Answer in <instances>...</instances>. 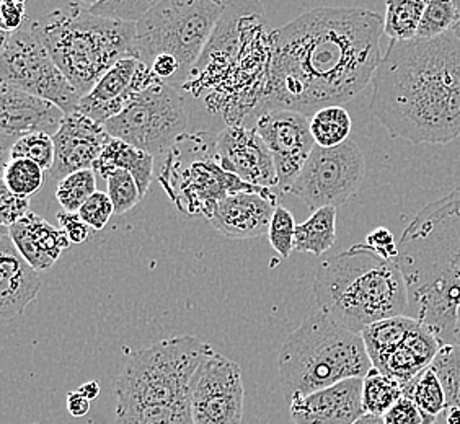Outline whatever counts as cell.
Here are the masks:
<instances>
[{
    "instance_id": "1",
    "label": "cell",
    "mask_w": 460,
    "mask_h": 424,
    "mask_svg": "<svg viewBox=\"0 0 460 424\" xmlns=\"http://www.w3.org/2000/svg\"><path fill=\"white\" fill-rule=\"evenodd\" d=\"M384 17L366 9L320 7L271 31V61L257 111L312 118L359 95L381 64Z\"/></svg>"
},
{
    "instance_id": "2",
    "label": "cell",
    "mask_w": 460,
    "mask_h": 424,
    "mask_svg": "<svg viewBox=\"0 0 460 424\" xmlns=\"http://www.w3.org/2000/svg\"><path fill=\"white\" fill-rule=\"evenodd\" d=\"M371 110L392 137L447 144L460 136V41L451 33L390 41L372 79Z\"/></svg>"
},
{
    "instance_id": "3",
    "label": "cell",
    "mask_w": 460,
    "mask_h": 424,
    "mask_svg": "<svg viewBox=\"0 0 460 424\" xmlns=\"http://www.w3.org/2000/svg\"><path fill=\"white\" fill-rule=\"evenodd\" d=\"M407 317L454 345L460 307V188L418 212L399 240Z\"/></svg>"
},
{
    "instance_id": "4",
    "label": "cell",
    "mask_w": 460,
    "mask_h": 424,
    "mask_svg": "<svg viewBox=\"0 0 460 424\" xmlns=\"http://www.w3.org/2000/svg\"><path fill=\"white\" fill-rule=\"evenodd\" d=\"M312 291L317 309L356 333L407 314V284L399 263L376 255L364 243L323 261Z\"/></svg>"
},
{
    "instance_id": "5",
    "label": "cell",
    "mask_w": 460,
    "mask_h": 424,
    "mask_svg": "<svg viewBox=\"0 0 460 424\" xmlns=\"http://www.w3.org/2000/svg\"><path fill=\"white\" fill-rule=\"evenodd\" d=\"M35 27L80 98L89 95L116 62L136 57V23L98 17L79 4L54 10Z\"/></svg>"
},
{
    "instance_id": "6",
    "label": "cell",
    "mask_w": 460,
    "mask_h": 424,
    "mask_svg": "<svg viewBox=\"0 0 460 424\" xmlns=\"http://www.w3.org/2000/svg\"><path fill=\"white\" fill-rule=\"evenodd\" d=\"M278 367L289 403L294 395H309L343 380L364 379L372 363L361 333L315 309L286 338Z\"/></svg>"
},
{
    "instance_id": "7",
    "label": "cell",
    "mask_w": 460,
    "mask_h": 424,
    "mask_svg": "<svg viewBox=\"0 0 460 424\" xmlns=\"http://www.w3.org/2000/svg\"><path fill=\"white\" fill-rule=\"evenodd\" d=\"M214 349L196 336H175L128 356L116 379V413L191 410V384Z\"/></svg>"
},
{
    "instance_id": "8",
    "label": "cell",
    "mask_w": 460,
    "mask_h": 424,
    "mask_svg": "<svg viewBox=\"0 0 460 424\" xmlns=\"http://www.w3.org/2000/svg\"><path fill=\"white\" fill-rule=\"evenodd\" d=\"M226 4L213 0H160L136 23V59L152 66L173 56L181 72L201 59L219 27Z\"/></svg>"
},
{
    "instance_id": "9",
    "label": "cell",
    "mask_w": 460,
    "mask_h": 424,
    "mask_svg": "<svg viewBox=\"0 0 460 424\" xmlns=\"http://www.w3.org/2000/svg\"><path fill=\"white\" fill-rule=\"evenodd\" d=\"M186 141L193 159L188 160L183 149L175 144L169 152V159L162 175V183L172 199L177 203L180 211L188 214L201 212L208 219H211L216 206L226 196L242 191H252L278 201L271 188L245 183L219 165L216 155L217 136L214 137L208 133L191 134L186 136Z\"/></svg>"
},
{
    "instance_id": "10",
    "label": "cell",
    "mask_w": 460,
    "mask_h": 424,
    "mask_svg": "<svg viewBox=\"0 0 460 424\" xmlns=\"http://www.w3.org/2000/svg\"><path fill=\"white\" fill-rule=\"evenodd\" d=\"M188 118L183 95L169 82L159 80L103 126L111 137L157 157L172 151L185 136Z\"/></svg>"
},
{
    "instance_id": "11",
    "label": "cell",
    "mask_w": 460,
    "mask_h": 424,
    "mask_svg": "<svg viewBox=\"0 0 460 424\" xmlns=\"http://www.w3.org/2000/svg\"><path fill=\"white\" fill-rule=\"evenodd\" d=\"M0 84L51 102L66 115L75 113L79 108L77 90L46 49L31 18L15 33H2Z\"/></svg>"
},
{
    "instance_id": "12",
    "label": "cell",
    "mask_w": 460,
    "mask_h": 424,
    "mask_svg": "<svg viewBox=\"0 0 460 424\" xmlns=\"http://www.w3.org/2000/svg\"><path fill=\"white\" fill-rule=\"evenodd\" d=\"M361 335L372 367L403 387L431 367L444 346L431 328L407 315L377 322Z\"/></svg>"
},
{
    "instance_id": "13",
    "label": "cell",
    "mask_w": 460,
    "mask_h": 424,
    "mask_svg": "<svg viewBox=\"0 0 460 424\" xmlns=\"http://www.w3.org/2000/svg\"><path fill=\"white\" fill-rule=\"evenodd\" d=\"M364 175L366 159L353 139L333 149L315 144L289 195L297 196L312 212L322 208L338 209L358 193Z\"/></svg>"
},
{
    "instance_id": "14",
    "label": "cell",
    "mask_w": 460,
    "mask_h": 424,
    "mask_svg": "<svg viewBox=\"0 0 460 424\" xmlns=\"http://www.w3.org/2000/svg\"><path fill=\"white\" fill-rule=\"evenodd\" d=\"M243 398L239 364L213 351L199 366L191 384L195 424L242 423Z\"/></svg>"
},
{
    "instance_id": "15",
    "label": "cell",
    "mask_w": 460,
    "mask_h": 424,
    "mask_svg": "<svg viewBox=\"0 0 460 424\" xmlns=\"http://www.w3.org/2000/svg\"><path fill=\"white\" fill-rule=\"evenodd\" d=\"M255 129L273 155L279 190L289 193L315 147L310 133V118L278 108L260 113Z\"/></svg>"
},
{
    "instance_id": "16",
    "label": "cell",
    "mask_w": 460,
    "mask_h": 424,
    "mask_svg": "<svg viewBox=\"0 0 460 424\" xmlns=\"http://www.w3.org/2000/svg\"><path fill=\"white\" fill-rule=\"evenodd\" d=\"M66 113L59 106L7 84H0V146L2 162H9L12 147L30 134L54 137Z\"/></svg>"
},
{
    "instance_id": "17",
    "label": "cell",
    "mask_w": 460,
    "mask_h": 424,
    "mask_svg": "<svg viewBox=\"0 0 460 424\" xmlns=\"http://www.w3.org/2000/svg\"><path fill=\"white\" fill-rule=\"evenodd\" d=\"M159 80L162 79L154 74L151 66L136 57H124L98 80L89 95L80 98L77 111L105 124L119 115L137 93Z\"/></svg>"
},
{
    "instance_id": "18",
    "label": "cell",
    "mask_w": 460,
    "mask_h": 424,
    "mask_svg": "<svg viewBox=\"0 0 460 424\" xmlns=\"http://www.w3.org/2000/svg\"><path fill=\"white\" fill-rule=\"evenodd\" d=\"M217 162L226 172L250 185L278 186L275 160L257 129L230 124L216 141Z\"/></svg>"
},
{
    "instance_id": "19",
    "label": "cell",
    "mask_w": 460,
    "mask_h": 424,
    "mask_svg": "<svg viewBox=\"0 0 460 424\" xmlns=\"http://www.w3.org/2000/svg\"><path fill=\"white\" fill-rule=\"evenodd\" d=\"M111 136L103 124L80 111L66 115L53 137L54 163L49 177L61 181L80 170H92Z\"/></svg>"
},
{
    "instance_id": "20",
    "label": "cell",
    "mask_w": 460,
    "mask_h": 424,
    "mask_svg": "<svg viewBox=\"0 0 460 424\" xmlns=\"http://www.w3.org/2000/svg\"><path fill=\"white\" fill-rule=\"evenodd\" d=\"M289 413L294 424H354L366 415L363 379L343 380L309 395H294Z\"/></svg>"
},
{
    "instance_id": "21",
    "label": "cell",
    "mask_w": 460,
    "mask_h": 424,
    "mask_svg": "<svg viewBox=\"0 0 460 424\" xmlns=\"http://www.w3.org/2000/svg\"><path fill=\"white\" fill-rule=\"evenodd\" d=\"M276 208L278 201L252 191H242L226 196L216 206L209 222L224 237L255 239L268 234Z\"/></svg>"
},
{
    "instance_id": "22",
    "label": "cell",
    "mask_w": 460,
    "mask_h": 424,
    "mask_svg": "<svg viewBox=\"0 0 460 424\" xmlns=\"http://www.w3.org/2000/svg\"><path fill=\"white\" fill-rule=\"evenodd\" d=\"M41 291V279L33 266L20 255L9 230L0 234V315L2 320L17 317Z\"/></svg>"
},
{
    "instance_id": "23",
    "label": "cell",
    "mask_w": 460,
    "mask_h": 424,
    "mask_svg": "<svg viewBox=\"0 0 460 424\" xmlns=\"http://www.w3.org/2000/svg\"><path fill=\"white\" fill-rule=\"evenodd\" d=\"M9 235L20 255L27 260L36 271L53 268L64 250L71 247V240L64 230L54 227L35 212L10 227Z\"/></svg>"
},
{
    "instance_id": "24",
    "label": "cell",
    "mask_w": 460,
    "mask_h": 424,
    "mask_svg": "<svg viewBox=\"0 0 460 424\" xmlns=\"http://www.w3.org/2000/svg\"><path fill=\"white\" fill-rule=\"evenodd\" d=\"M154 162H155V157L151 154L136 149L124 141L111 137L92 170L95 172V175L103 180L116 168L129 172L139 186V191L144 198L151 188L152 178H154Z\"/></svg>"
},
{
    "instance_id": "25",
    "label": "cell",
    "mask_w": 460,
    "mask_h": 424,
    "mask_svg": "<svg viewBox=\"0 0 460 424\" xmlns=\"http://www.w3.org/2000/svg\"><path fill=\"white\" fill-rule=\"evenodd\" d=\"M337 242V208L312 212L307 221L297 224L294 250L320 257Z\"/></svg>"
},
{
    "instance_id": "26",
    "label": "cell",
    "mask_w": 460,
    "mask_h": 424,
    "mask_svg": "<svg viewBox=\"0 0 460 424\" xmlns=\"http://www.w3.org/2000/svg\"><path fill=\"white\" fill-rule=\"evenodd\" d=\"M403 395L413 400L423 416V424L436 423V418L446 411V392L438 374L428 367L416 379L403 387Z\"/></svg>"
},
{
    "instance_id": "27",
    "label": "cell",
    "mask_w": 460,
    "mask_h": 424,
    "mask_svg": "<svg viewBox=\"0 0 460 424\" xmlns=\"http://www.w3.org/2000/svg\"><path fill=\"white\" fill-rule=\"evenodd\" d=\"M353 129L351 116L343 106L322 108L310 118V133L323 149H333L349 139Z\"/></svg>"
},
{
    "instance_id": "28",
    "label": "cell",
    "mask_w": 460,
    "mask_h": 424,
    "mask_svg": "<svg viewBox=\"0 0 460 424\" xmlns=\"http://www.w3.org/2000/svg\"><path fill=\"white\" fill-rule=\"evenodd\" d=\"M425 9V0H389L384 35L389 36L390 41L415 40Z\"/></svg>"
},
{
    "instance_id": "29",
    "label": "cell",
    "mask_w": 460,
    "mask_h": 424,
    "mask_svg": "<svg viewBox=\"0 0 460 424\" xmlns=\"http://www.w3.org/2000/svg\"><path fill=\"white\" fill-rule=\"evenodd\" d=\"M403 395V385L399 380L372 367L363 379V407L366 415L385 416Z\"/></svg>"
},
{
    "instance_id": "30",
    "label": "cell",
    "mask_w": 460,
    "mask_h": 424,
    "mask_svg": "<svg viewBox=\"0 0 460 424\" xmlns=\"http://www.w3.org/2000/svg\"><path fill=\"white\" fill-rule=\"evenodd\" d=\"M45 170L28 159H10L4 165V185L18 196H31L45 185Z\"/></svg>"
},
{
    "instance_id": "31",
    "label": "cell",
    "mask_w": 460,
    "mask_h": 424,
    "mask_svg": "<svg viewBox=\"0 0 460 424\" xmlns=\"http://www.w3.org/2000/svg\"><path fill=\"white\" fill-rule=\"evenodd\" d=\"M97 193V177L93 170H80L58 183L56 199L62 211L79 212L90 196Z\"/></svg>"
},
{
    "instance_id": "32",
    "label": "cell",
    "mask_w": 460,
    "mask_h": 424,
    "mask_svg": "<svg viewBox=\"0 0 460 424\" xmlns=\"http://www.w3.org/2000/svg\"><path fill=\"white\" fill-rule=\"evenodd\" d=\"M459 18V5L454 0L426 2L425 13L418 28L416 38L433 40L451 33Z\"/></svg>"
},
{
    "instance_id": "33",
    "label": "cell",
    "mask_w": 460,
    "mask_h": 424,
    "mask_svg": "<svg viewBox=\"0 0 460 424\" xmlns=\"http://www.w3.org/2000/svg\"><path fill=\"white\" fill-rule=\"evenodd\" d=\"M446 392V408L460 410V345H446L431 364Z\"/></svg>"
},
{
    "instance_id": "34",
    "label": "cell",
    "mask_w": 460,
    "mask_h": 424,
    "mask_svg": "<svg viewBox=\"0 0 460 424\" xmlns=\"http://www.w3.org/2000/svg\"><path fill=\"white\" fill-rule=\"evenodd\" d=\"M108 186V196L115 206V214L121 216L131 211L136 204L142 199L139 186L133 175L126 170L116 168L105 178Z\"/></svg>"
},
{
    "instance_id": "35",
    "label": "cell",
    "mask_w": 460,
    "mask_h": 424,
    "mask_svg": "<svg viewBox=\"0 0 460 424\" xmlns=\"http://www.w3.org/2000/svg\"><path fill=\"white\" fill-rule=\"evenodd\" d=\"M54 141L48 134H30L12 147L9 154L10 159H28L38 163L45 172L49 170L54 163Z\"/></svg>"
},
{
    "instance_id": "36",
    "label": "cell",
    "mask_w": 460,
    "mask_h": 424,
    "mask_svg": "<svg viewBox=\"0 0 460 424\" xmlns=\"http://www.w3.org/2000/svg\"><path fill=\"white\" fill-rule=\"evenodd\" d=\"M155 5L154 0H128V2H95L89 10L98 17L110 18L124 23H137Z\"/></svg>"
},
{
    "instance_id": "37",
    "label": "cell",
    "mask_w": 460,
    "mask_h": 424,
    "mask_svg": "<svg viewBox=\"0 0 460 424\" xmlns=\"http://www.w3.org/2000/svg\"><path fill=\"white\" fill-rule=\"evenodd\" d=\"M297 224L294 221V216L283 206L276 208L271 225L268 230V239L271 247L275 248L281 258L291 257L294 252V239H296Z\"/></svg>"
},
{
    "instance_id": "38",
    "label": "cell",
    "mask_w": 460,
    "mask_h": 424,
    "mask_svg": "<svg viewBox=\"0 0 460 424\" xmlns=\"http://www.w3.org/2000/svg\"><path fill=\"white\" fill-rule=\"evenodd\" d=\"M113 214H115V206L111 203L108 193L103 191H97L95 195L90 196L87 203L79 209L80 219L93 230L105 229Z\"/></svg>"
},
{
    "instance_id": "39",
    "label": "cell",
    "mask_w": 460,
    "mask_h": 424,
    "mask_svg": "<svg viewBox=\"0 0 460 424\" xmlns=\"http://www.w3.org/2000/svg\"><path fill=\"white\" fill-rule=\"evenodd\" d=\"M30 214V198L12 193L7 186L2 183L0 191V224L2 227L10 229L13 224L22 221Z\"/></svg>"
},
{
    "instance_id": "40",
    "label": "cell",
    "mask_w": 460,
    "mask_h": 424,
    "mask_svg": "<svg viewBox=\"0 0 460 424\" xmlns=\"http://www.w3.org/2000/svg\"><path fill=\"white\" fill-rule=\"evenodd\" d=\"M364 245L384 260L397 261L399 258V242H395L394 234L385 227H377L367 234Z\"/></svg>"
},
{
    "instance_id": "41",
    "label": "cell",
    "mask_w": 460,
    "mask_h": 424,
    "mask_svg": "<svg viewBox=\"0 0 460 424\" xmlns=\"http://www.w3.org/2000/svg\"><path fill=\"white\" fill-rule=\"evenodd\" d=\"M27 4L22 0L0 2V28L2 33H15L27 22Z\"/></svg>"
},
{
    "instance_id": "42",
    "label": "cell",
    "mask_w": 460,
    "mask_h": 424,
    "mask_svg": "<svg viewBox=\"0 0 460 424\" xmlns=\"http://www.w3.org/2000/svg\"><path fill=\"white\" fill-rule=\"evenodd\" d=\"M384 421L385 424H423V416L411 398L402 395L399 402L385 413Z\"/></svg>"
},
{
    "instance_id": "43",
    "label": "cell",
    "mask_w": 460,
    "mask_h": 424,
    "mask_svg": "<svg viewBox=\"0 0 460 424\" xmlns=\"http://www.w3.org/2000/svg\"><path fill=\"white\" fill-rule=\"evenodd\" d=\"M58 221L71 243H82L89 239L92 229L80 219L79 212H58Z\"/></svg>"
},
{
    "instance_id": "44",
    "label": "cell",
    "mask_w": 460,
    "mask_h": 424,
    "mask_svg": "<svg viewBox=\"0 0 460 424\" xmlns=\"http://www.w3.org/2000/svg\"><path fill=\"white\" fill-rule=\"evenodd\" d=\"M152 71L159 77V79L169 82L177 75L178 72H181L180 62L169 54H162L159 57H155V61L152 62Z\"/></svg>"
},
{
    "instance_id": "45",
    "label": "cell",
    "mask_w": 460,
    "mask_h": 424,
    "mask_svg": "<svg viewBox=\"0 0 460 424\" xmlns=\"http://www.w3.org/2000/svg\"><path fill=\"white\" fill-rule=\"evenodd\" d=\"M90 403H92V402L84 397L79 390L69 392V395L66 398L67 411H69V415L74 416V418H84V416L89 415Z\"/></svg>"
},
{
    "instance_id": "46",
    "label": "cell",
    "mask_w": 460,
    "mask_h": 424,
    "mask_svg": "<svg viewBox=\"0 0 460 424\" xmlns=\"http://www.w3.org/2000/svg\"><path fill=\"white\" fill-rule=\"evenodd\" d=\"M79 392L84 397L92 402V400H95L100 395V385H98L97 380H90V382H85L80 387Z\"/></svg>"
},
{
    "instance_id": "47",
    "label": "cell",
    "mask_w": 460,
    "mask_h": 424,
    "mask_svg": "<svg viewBox=\"0 0 460 424\" xmlns=\"http://www.w3.org/2000/svg\"><path fill=\"white\" fill-rule=\"evenodd\" d=\"M446 421L447 424H460L459 408H446Z\"/></svg>"
},
{
    "instance_id": "48",
    "label": "cell",
    "mask_w": 460,
    "mask_h": 424,
    "mask_svg": "<svg viewBox=\"0 0 460 424\" xmlns=\"http://www.w3.org/2000/svg\"><path fill=\"white\" fill-rule=\"evenodd\" d=\"M354 424H385L382 416L364 415Z\"/></svg>"
},
{
    "instance_id": "49",
    "label": "cell",
    "mask_w": 460,
    "mask_h": 424,
    "mask_svg": "<svg viewBox=\"0 0 460 424\" xmlns=\"http://www.w3.org/2000/svg\"><path fill=\"white\" fill-rule=\"evenodd\" d=\"M454 345H460V307L457 310V323H456V331H454Z\"/></svg>"
},
{
    "instance_id": "50",
    "label": "cell",
    "mask_w": 460,
    "mask_h": 424,
    "mask_svg": "<svg viewBox=\"0 0 460 424\" xmlns=\"http://www.w3.org/2000/svg\"><path fill=\"white\" fill-rule=\"evenodd\" d=\"M459 13H460V12H459Z\"/></svg>"
},
{
    "instance_id": "51",
    "label": "cell",
    "mask_w": 460,
    "mask_h": 424,
    "mask_svg": "<svg viewBox=\"0 0 460 424\" xmlns=\"http://www.w3.org/2000/svg\"><path fill=\"white\" fill-rule=\"evenodd\" d=\"M434 424H436V423H434Z\"/></svg>"
}]
</instances>
